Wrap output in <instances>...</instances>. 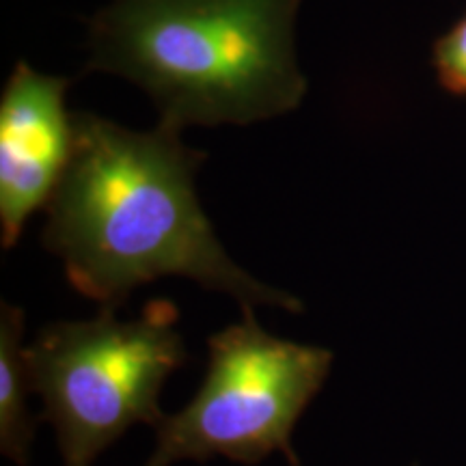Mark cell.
<instances>
[{
  "label": "cell",
  "instance_id": "cell-7",
  "mask_svg": "<svg viewBox=\"0 0 466 466\" xmlns=\"http://www.w3.org/2000/svg\"><path fill=\"white\" fill-rule=\"evenodd\" d=\"M432 67L442 91L466 97V11L434 39Z\"/></svg>",
  "mask_w": 466,
  "mask_h": 466
},
{
  "label": "cell",
  "instance_id": "cell-4",
  "mask_svg": "<svg viewBox=\"0 0 466 466\" xmlns=\"http://www.w3.org/2000/svg\"><path fill=\"white\" fill-rule=\"evenodd\" d=\"M208 350L201 389L156 425L158 442L145 466L214 456L258 466L275 451L289 464L299 460L291 432L324 387L333 352L266 333L253 309H244L240 324L209 335Z\"/></svg>",
  "mask_w": 466,
  "mask_h": 466
},
{
  "label": "cell",
  "instance_id": "cell-2",
  "mask_svg": "<svg viewBox=\"0 0 466 466\" xmlns=\"http://www.w3.org/2000/svg\"><path fill=\"white\" fill-rule=\"evenodd\" d=\"M302 0H113L91 20L86 72L143 86L160 124L247 126L299 108Z\"/></svg>",
  "mask_w": 466,
  "mask_h": 466
},
{
  "label": "cell",
  "instance_id": "cell-1",
  "mask_svg": "<svg viewBox=\"0 0 466 466\" xmlns=\"http://www.w3.org/2000/svg\"><path fill=\"white\" fill-rule=\"evenodd\" d=\"M76 141L42 233L69 283L86 299L116 309L138 285L188 277L223 291L244 309L300 313L288 291L258 281L225 253L195 192L203 151L158 124L134 132L97 115L74 113Z\"/></svg>",
  "mask_w": 466,
  "mask_h": 466
},
{
  "label": "cell",
  "instance_id": "cell-6",
  "mask_svg": "<svg viewBox=\"0 0 466 466\" xmlns=\"http://www.w3.org/2000/svg\"><path fill=\"white\" fill-rule=\"evenodd\" d=\"M25 311L3 302L0 313V450L20 466H28L37 419L28 410L31 378L22 348Z\"/></svg>",
  "mask_w": 466,
  "mask_h": 466
},
{
  "label": "cell",
  "instance_id": "cell-3",
  "mask_svg": "<svg viewBox=\"0 0 466 466\" xmlns=\"http://www.w3.org/2000/svg\"><path fill=\"white\" fill-rule=\"evenodd\" d=\"M171 300H151L121 322L115 309L39 330L25 359L42 419L55 425L63 466H91L134 423L156 428L167 378L188 359Z\"/></svg>",
  "mask_w": 466,
  "mask_h": 466
},
{
  "label": "cell",
  "instance_id": "cell-8",
  "mask_svg": "<svg viewBox=\"0 0 466 466\" xmlns=\"http://www.w3.org/2000/svg\"><path fill=\"white\" fill-rule=\"evenodd\" d=\"M289 466H302V464H300V460H294V462H291Z\"/></svg>",
  "mask_w": 466,
  "mask_h": 466
},
{
  "label": "cell",
  "instance_id": "cell-5",
  "mask_svg": "<svg viewBox=\"0 0 466 466\" xmlns=\"http://www.w3.org/2000/svg\"><path fill=\"white\" fill-rule=\"evenodd\" d=\"M67 78L35 72L20 61L0 97V240L11 248L26 220L48 206L74 154Z\"/></svg>",
  "mask_w": 466,
  "mask_h": 466
}]
</instances>
